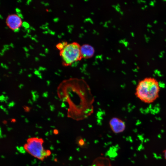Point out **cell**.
I'll return each instance as SVG.
<instances>
[{"instance_id": "6f0895ef", "label": "cell", "mask_w": 166, "mask_h": 166, "mask_svg": "<svg viewBox=\"0 0 166 166\" xmlns=\"http://www.w3.org/2000/svg\"><path fill=\"white\" fill-rule=\"evenodd\" d=\"M37 36V35H36V34H35L34 36V37H36Z\"/></svg>"}, {"instance_id": "5b68a950", "label": "cell", "mask_w": 166, "mask_h": 166, "mask_svg": "<svg viewBox=\"0 0 166 166\" xmlns=\"http://www.w3.org/2000/svg\"><path fill=\"white\" fill-rule=\"evenodd\" d=\"M109 125L112 131L115 133L123 132L125 129V122L120 119L114 117L109 121Z\"/></svg>"}, {"instance_id": "f907efd6", "label": "cell", "mask_w": 166, "mask_h": 166, "mask_svg": "<svg viewBox=\"0 0 166 166\" xmlns=\"http://www.w3.org/2000/svg\"><path fill=\"white\" fill-rule=\"evenodd\" d=\"M49 11H51V10L50 9H48V10Z\"/></svg>"}, {"instance_id": "7bdbcfd3", "label": "cell", "mask_w": 166, "mask_h": 166, "mask_svg": "<svg viewBox=\"0 0 166 166\" xmlns=\"http://www.w3.org/2000/svg\"><path fill=\"white\" fill-rule=\"evenodd\" d=\"M0 108H1L2 109H3L4 108L3 107V106H2V105H1L0 106Z\"/></svg>"}, {"instance_id": "b9f144b4", "label": "cell", "mask_w": 166, "mask_h": 166, "mask_svg": "<svg viewBox=\"0 0 166 166\" xmlns=\"http://www.w3.org/2000/svg\"><path fill=\"white\" fill-rule=\"evenodd\" d=\"M1 66H2L3 67H4V64H3L2 63H1Z\"/></svg>"}, {"instance_id": "c3c4849f", "label": "cell", "mask_w": 166, "mask_h": 166, "mask_svg": "<svg viewBox=\"0 0 166 166\" xmlns=\"http://www.w3.org/2000/svg\"><path fill=\"white\" fill-rule=\"evenodd\" d=\"M45 29H48V26H45Z\"/></svg>"}, {"instance_id": "9c48e42d", "label": "cell", "mask_w": 166, "mask_h": 166, "mask_svg": "<svg viewBox=\"0 0 166 166\" xmlns=\"http://www.w3.org/2000/svg\"><path fill=\"white\" fill-rule=\"evenodd\" d=\"M23 27H24V28H26L28 29L30 27V25L28 22L24 21L22 22V25Z\"/></svg>"}, {"instance_id": "74e56055", "label": "cell", "mask_w": 166, "mask_h": 166, "mask_svg": "<svg viewBox=\"0 0 166 166\" xmlns=\"http://www.w3.org/2000/svg\"><path fill=\"white\" fill-rule=\"evenodd\" d=\"M27 31V33H29V32H30V29H28Z\"/></svg>"}, {"instance_id": "603a6c76", "label": "cell", "mask_w": 166, "mask_h": 166, "mask_svg": "<svg viewBox=\"0 0 166 166\" xmlns=\"http://www.w3.org/2000/svg\"><path fill=\"white\" fill-rule=\"evenodd\" d=\"M54 134H57L58 133V131L57 130H54L53 131Z\"/></svg>"}, {"instance_id": "8fae6325", "label": "cell", "mask_w": 166, "mask_h": 166, "mask_svg": "<svg viewBox=\"0 0 166 166\" xmlns=\"http://www.w3.org/2000/svg\"><path fill=\"white\" fill-rule=\"evenodd\" d=\"M42 96L43 97H47L48 96V93L47 92H45L42 94Z\"/></svg>"}, {"instance_id": "f5cc1de1", "label": "cell", "mask_w": 166, "mask_h": 166, "mask_svg": "<svg viewBox=\"0 0 166 166\" xmlns=\"http://www.w3.org/2000/svg\"><path fill=\"white\" fill-rule=\"evenodd\" d=\"M41 3H43V4H44V3H45L44 2H43V1H41Z\"/></svg>"}, {"instance_id": "d6986e66", "label": "cell", "mask_w": 166, "mask_h": 166, "mask_svg": "<svg viewBox=\"0 0 166 166\" xmlns=\"http://www.w3.org/2000/svg\"><path fill=\"white\" fill-rule=\"evenodd\" d=\"M15 10L17 13H19L20 12V10L18 8H16Z\"/></svg>"}, {"instance_id": "3957f363", "label": "cell", "mask_w": 166, "mask_h": 166, "mask_svg": "<svg viewBox=\"0 0 166 166\" xmlns=\"http://www.w3.org/2000/svg\"><path fill=\"white\" fill-rule=\"evenodd\" d=\"M43 140L41 138L32 137L28 138L24 145L25 150L29 154L38 159L43 160L51 154L49 150L44 149Z\"/></svg>"}, {"instance_id": "4dcf8cb0", "label": "cell", "mask_w": 166, "mask_h": 166, "mask_svg": "<svg viewBox=\"0 0 166 166\" xmlns=\"http://www.w3.org/2000/svg\"><path fill=\"white\" fill-rule=\"evenodd\" d=\"M38 77H39L40 79L42 78V77L41 75H39L38 76Z\"/></svg>"}, {"instance_id": "d6a6232c", "label": "cell", "mask_w": 166, "mask_h": 166, "mask_svg": "<svg viewBox=\"0 0 166 166\" xmlns=\"http://www.w3.org/2000/svg\"><path fill=\"white\" fill-rule=\"evenodd\" d=\"M35 61H38L39 60V59L38 57H35Z\"/></svg>"}, {"instance_id": "2e32d148", "label": "cell", "mask_w": 166, "mask_h": 166, "mask_svg": "<svg viewBox=\"0 0 166 166\" xmlns=\"http://www.w3.org/2000/svg\"><path fill=\"white\" fill-rule=\"evenodd\" d=\"M79 144L80 145H82L84 144V141L83 140L80 139L79 141Z\"/></svg>"}, {"instance_id": "836d02e7", "label": "cell", "mask_w": 166, "mask_h": 166, "mask_svg": "<svg viewBox=\"0 0 166 166\" xmlns=\"http://www.w3.org/2000/svg\"><path fill=\"white\" fill-rule=\"evenodd\" d=\"M29 28H30V29L33 30H35V29L34 28H33V27H32V26H30Z\"/></svg>"}, {"instance_id": "681fc988", "label": "cell", "mask_w": 166, "mask_h": 166, "mask_svg": "<svg viewBox=\"0 0 166 166\" xmlns=\"http://www.w3.org/2000/svg\"><path fill=\"white\" fill-rule=\"evenodd\" d=\"M50 30L49 29H47V31H48V32H49L50 31Z\"/></svg>"}, {"instance_id": "7a4b0ae2", "label": "cell", "mask_w": 166, "mask_h": 166, "mask_svg": "<svg viewBox=\"0 0 166 166\" xmlns=\"http://www.w3.org/2000/svg\"><path fill=\"white\" fill-rule=\"evenodd\" d=\"M160 90V85L157 79L148 77L138 82L135 93V96L141 101L150 104L158 98Z\"/></svg>"}, {"instance_id": "e0dca14e", "label": "cell", "mask_w": 166, "mask_h": 166, "mask_svg": "<svg viewBox=\"0 0 166 166\" xmlns=\"http://www.w3.org/2000/svg\"><path fill=\"white\" fill-rule=\"evenodd\" d=\"M46 69L45 68L41 66H40L38 68V70L40 71V70H44Z\"/></svg>"}, {"instance_id": "f1b7e54d", "label": "cell", "mask_w": 166, "mask_h": 166, "mask_svg": "<svg viewBox=\"0 0 166 166\" xmlns=\"http://www.w3.org/2000/svg\"><path fill=\"white\" fill-rule=\"evenodd\" d=\"M4 68H5L6 69H8V67L7 66V65L6 64L4 65Z\"/></svg>"}, {"instance_id": "d590c367", "label": "cell", "mask_w": 166, "mask_h": 166, "mask_svg": "<svg viewBox=\"0 0 166 166\" xmlns=\"http://www.w3.org/2000/svg\"><path fill=\"white\" fill-rule=\"evenodd\" d=\"M28 103L31 104H32V102L30 100L29 101Z\"/></svg>"}, {"instance_id": "94428289", "label": "cell", "mask_w": 166, "mask_h": 166, "mask_svg": "<svg viewBox=\"0 0 166 166\" xmlns=\"http://www.w3.org/2000/svg\"><path fill=\"white\" fill-rule=\"evenodd\" d=\"M58 37H59V38H60V36L59 35H58Z\"/></svg>"}, {"instance_id": "d4e9b609", "label": "cell", "mask_w": 166, "mask_h": 166, "mask_svg": "<svg viewBox=\"0 0 166 166\" xmlns=\"http://www.w3.org/2000/svg\"><path fill=\"white\" fill-rule=\"evenodd\" d=\"M49 33L50 34H52V35H54L55 34V32H54L53 31H51V30Z\"/></svg>"}, {"instance_id": "44dd1931", "label": "cell", "mask_w": 166, "mask_h": 166, "mask_svg": "<svg viewBox=\"0 0 166 166\" xmlns=\"http://www.w3.org/2000/svg\"><path fill=\"white\" fill-rule=\"evenodd\" d=\"M58 20V18L57 17L53 19V21L55 22H57Z\"/></svg>"}, {"instance_id": "db71d44e", "label": "cell", "mask_w": 166, "mask_h": 166, "mask_svg": "<svg viewBox=\"0 0 166 166\" xmlns=\"http://www.w3.org/2000/svg\"><path fill=\"white\" fill-rule=\"evenodd\" d=\"M37 106L39 108V107H40V108H41V107H40L39 105H37Z\"/></svg>"}, {"instance_id": "cb8c5ba5", "label": "cell", "mask_w": 166, "mask_h": 166, "mask_svg": "<svg viewBox=\"0 0 166 166\" xmlns=\"http://www.w3.org/2000/svg\"><path fill=\"white\" fill-rule=\"evenodd\" d=\"M23 48L26 52H27L28 51V49L26 47H23Z\"/></svg>"}, {"instance_id": "6da1fadb", "label": "cell", "mask_w": 166, "mask_h": 166, "mask_svg": "<svg viewBox=\"0 0 166 166\" xmlns=\"http://www.w3.org/2000/svg\"><path fill=\"white\" fill-rule=\"evenodd\" d=\"M66 88L67 93L61 100L68 102L70 117L80 121L90 116L93 112L94 98L89 85L84 80L71 79Z\"/></svg>"}, {"instance_id": "be15d7a7", "label": "cell", "mask_w": 166, "mask_h": 166, "mask_svg": "<svg viewBox=\"0 0 166 166\" xmlns=\"http://www.w3.org/2000/svg\"><path fill=\"white\" fill-rule=\"evenodd\" d=\"M2 93H4V94H6V93H5V92H2Z\"/></svg>"}, {"instance_id": "4fadbf2b", "label": "cell", "mask_w": 166, "mask_h": 166, "mask_svg": "<svg viewBox=\"0 0 166 166\" xmlns=\"http://www.w3.org/2000/svg\"><path fill=\"white\" fill-rule=\"evenodd\" d=\"M34 73L36 74L38 76L39 75H41V73L39 72V71L36 70L34 72Z\"/></svg>"}, {"instance_id": "bcb514c9", "label": "cell", "mask_w": 166, "mask_h": 166, "mask_svg": "<svg viewBox=\"0 0 166 166\" xmlns=\"http://www.w3.org/2000/svg\"><path fill=\"white\" fill-rule=\"evenodd\" d=\"M48 23L47 22H46L45 24V25L46 26H47V25H48Z\"/></svg>"}, {"instance_id": "7402d4cb", "label": "cell", "mask_w": 166, "mask_h": 166, "mask_svg": "<svg viewBox=\"0 0 166 166\" xmlns=\"http://www.w3.org/2000/svg\"><path fill=\"white\" fill-rule=\"evenodd\" d=\"M24 86V85L23 84H20L19 85V87L20 89H22Z\"/></svg>"}, {"instance_id": "11a10c76", "label": "cell", "mask_w": 166, "mask_h": 166, "mask_svg": "<svg viewBox=\"0 0 166 166\" xmlns=\"http://www.w3.org/2000/svg\"><path fill=\"white\" fill-rule=\"evenodd\" d=\"M29 36L31 38V35H30V34H29L28 36Z\"/></svg>"}, {"instance_id": "60d3db41", "label": "cell", "mask_w": 166, "mask_h": 166, "mask_svg": "<svg viewBox=\"0 0 166 166\" xmlns=\"http://www.w3.org/2000/svg\"><path fill=\"white\" fill-rule=\"evenodd\" d=\"M32 75L31 74H29L28 75V76L29 77H32Z\"/></svg>"}, {"instance_id": "ac0fdd59", "label": "cell", "mask_w": 166, "mask_h": 166, "mask_svg": "<svg viewBox=\"0 0 166 166\" xmlns=\"http://www.w3.org/2000/svg\"><path fill=\"white\" fill-rule=\"evenodd\" d=\"M50 108L51 111H53L54 109V106L53 105H50Z\"/></svg>"}, {"instance_id": "680465c9", "label": "cell", "mask_w": 166, "mask_h": 166, "mask_svg": "<svg viewBox=\"0 0 166 166\" xmlns=\"http://www.w3.org/2000/svg\"><path fill=\"white\" fill-rule=\"evenodd\" d=\"M0 18H2V17L1 16V14L0 15Z\"/></svg>"}, {"instance_id": "83f0119b", "label": "cell", "mask_w": 166, "mask_h": 166, "mask_svg": "<svg viewBox=\"0 0 166 166\" xmlns=\"http://www.w3.org/2000/svg\"><path fill=\"white\" fill-rule=\"evenodd\" d=\"M31 1V0H28L26 2V4L28 5L29 4L30 2Z\"/></svg>"}, {"instance_id": "484cf974", "label": "cell", "mask_w": 166, "mask_h": 166, "mask_svg": "<svg viewBox=\"0 0 166 166\" xmlns=\"http://www.w3.org/2000/svg\"><path fill=\"white\" fill-rule=\"evenodd\" d=\"M31 38L32 39L35 40L36 42H38V41L34 37H31Z\"/></svg>"}, {"instance_id": "91938a15", "label": "cell", "mask_w": 166, "mask_h": 166, "mask_svg": "<svg viewBox=\"0 0 166 166\" xmlns=\"http://www.w3.org/2000/svg\"><path fill=\"white\" fill-rule=\"evenodd\" d=\"M42 47H44V45L43 44H42Z\"/></svg>"}, {"instance_id": "e575fe53", "label": "cell", "mask_w": 166, "mask_h": 166, "mask_svg": "<svg viewBox=\"0 0 166 166\" xmlns=\"http://www.w3.org/2000/svg\"><path fill=\"white\" fill-rule=\"evenodd\" d=\"M22 69H20V71H19V74H21V73H22Z\"/></svg>"}, {"instance_id": "ba28073f", "label": "cell", "mask_w": 166, "mask_h": 166, "mask_svg": "<svg viewBox=\"0 0 166 166\" xmlns=\"http://www.w3.org/2000/svg\"><path fill=\"white\" fill-rule=\"evenodd\" d=\"M91 166H113L109 159L107 157L99 156L93 160Z\"/></svg>"}, {"instance_id": "30bf717a", "label": "cell", "mask_w": 166, "mask_h": 166, "mask_svg": "<svg viewBox=\"0 0 166 166\" xmlns=\"http://www.w3.org/2000/svg\"><path fill=\"white\" fill-rule=\"evenodd\" d=\"M56 46L58 49L61 50H62L65 47L61 42L57 44Z\"/></svg>"}, {"instance_id": "9f6ffc18", "label": "cell", "mask_w": 166, "mask_h": 166, "mask_svg": "<svg viewBox=\"0 0 166 166\" xmlns=\"http://www.w3.org/2000/svg\"><path fill=\"white\" fill-rule=\"evenodd\" d=\"M17 2H21V0H18V1H17Z\"/></svg>"}, {"instance_id": "6125c7cd", "label": "cell", "mask_w": 166, "mask_h": 166, "mask_svg": "<svg viewBox=\"0 0 166 166\" xmlns=\"http://www.w3.org/2000/svg\"><path fill=\"white\" fill-rule=\"evenodd\" d=\"M17 64H18V65H20V63H19V62Z\"/></svg>"}, {"instance_id": "7c38bea8", "label": "cell", "mask_w": 166, "mask_h": 166, "mask_svg": "<svg viewBox=\"0 0 166 166\" xmlns=\"http://www.w3.org/2000/svg\"><path fill=\"white\" fill-rule=\"evenodd\" d=\"M14 103L13 101H12L8 105V106L10 107L13 106L14 105Z\"/></svg>"}, {"instance_id": "9a60e30c", "label": "cell", "mask_w": 166, "mask_h": 166, "mask_svg": "<svg viewBox=\"0 0 166 166\" xmlns=\"http://www.w3.org/2000/svg\"><path fill=\"white\" fill-rule=\"evenodd\" d=\"M17 15L21 18H23V17L22 14L20 13H17Z\"/></svg>"}, {"instance_id": "5bb4252c", "label": "cell", "mask_w": 166, "mask_h": 166, "mask_svg": "<svg viewBox=\"0 0 166 166\" xmlns=\"http://www.w3.org/2000/svg\"><path fill=\"white\" fill-rule=\"evenodd\" d=\"M163 153L164 159L166 160V148L164 150Z\"/></svg>"}, {"instance_id": "1f68e13d", "label": "cell", "mask_w": 166, "mask_h": 166, "mask_svg": "<svg viewBox=\"0 0 166 166\" xmlns=\"http://www.w3.org/2000/svg\"><path fill=\"white\" fill-rule=\"evenodd\" d=\"M10 45L12 47H14V46H13V44H12V43H11L10 44Z\"/></svg>"}, {"instance_id": "f6af8a7d", "label": "cell", "mask_w": 166, "mask_h": 166, "mask_svg": "<svg viewBox=\"0 0 166 166\" xmlns=\"http://www.w3.org/2000/svg\"><path fill=\"white\" fill-rule=\"evenodd\" d=\"M29 47L31 49H33V47L30 45H29Z\"/></svg>"}, {"instance_id": "7dc6e473", "label": "cell", "mask_w": 166, "mask_h": 166, "mask_svg": "<svg viewBox=\"0 0 166 166\" xmlns=\"http://www.w3.org/2000/svg\"><path fill=\"white\" fill-rule=\"evenodd\" d=\"M3 54V53L2 52H1L0 53V55H2Z\"/></svg>"}, {"instance_id": "816d5d0a", "label": "cell", "mask_w": 166, "mask_h": 166, "mask_svg": "<svg viewBox=\"0 0 166 166\" xmlns=\"http://www.w3.org/2000/svg\"><path fill=\"white\" fill-rule=\"evenodd\" d=\"M26 37H27V36H26V35H25L23 36V37H24V38H26Z\"/></svg>"}, {"instance_id": "8992f818", "label": "cell", "mask_w": 166, "mask_h": 166, "mask_svg": "<svg viewBox=\"0 0 166 166\" xmlns=\"http://www.w3.org/2000/svg\"><path fill=\"white\" fill-rule=\"evenodd\" d=\"M6 23L10 28L14 30L16 28H19L22 25V22L21 18L17 14H12L7 16Z\"/></svg>"}, {"instance_id": "f35d334b", "label": "cell", "mask_w": 166, "mask_h": 166, "mask_svg": "<svg viewBox=\"0 0 166 166\" xmlns=\"http://www.w3.org/2000/svg\"><path fill=\"white\" fill-rule=\"evenodd\" d=\"M39 55L42 56H45V55L42 53H40Z\"/></svg>"}, {"instance_id": "277c9868", "label": "cell", "mask_w": 166, "mask_h": 166, "mask_svg": "<svg viewBox=\"0 0 166 166\" xmlns=\"http://www.w3.org/2000/svg\"><path fill=\"white\" fill-rule=\"evenodd\" d=\"M60 54L65 65H72L82 58L81 52V46L77 42L67 44L61 51Z\"/></svg>"}, {"instance_id": "8d00e7d4", "label": "cell", "mask_w": 166, "mask_h": 166, "mask_svg": "<svg viewBox=\"0 0 166 166\" xmlns=\"http://www.w3.org/2000/svg\"><path fill=\"white\" fill-rule=\"evenodd\" d=\"M48 32L47 31H45L43 32V33H44V34H47Z\"/></svg>"}, {"instance_id": "ab89813d", "label": "cell", "mask_w": 166, "mask_h": 166, "mask_svg": "<svg viewBox=\"0 0 166 166\" xmlns=\"http://www.w3.org/2000/svg\"><path fill=\"white\" fill-rule=\"evenodd\" d=\"M44 4L45 6H47L49 5V3L48 2L45 3Z\"/></svg>"}, {"instance_id": "ffe728a7", "label": "cell", "mask_w": 166, "mask_h": 166, "mask_svg": "<svg viewBox=\"0 0 166 166\" xmlns=\"http://www.w3.org/2000/svg\"><path fill=\"white\" fill-rule=\"evenodd\" d=\"M19 30V28H16L13 30L15 32H17Z\"/></svg>"}, {"instance_id": "52a82bcc", "label": "cell", "mask_w": 166, "mask_h": 166, "mask_svg": "<svg viewBox=\"0 0 166 166\" xmlns=\"http://www.w3.org/2000/svg\"><path fill=\"white\" fill-rule=\"evenodd\" d=\"M81 52L82 58H89L92 57L95 52L94 47L89 44L81 46Z\"/></svg>"}, {"instance_id": "f546056e", "label": "cell", "mask_w": 166, "mask_h": 166, "mask_svg": "<svg viewBox=\"0 0 166 166\" xmlns=\"http://www.w3.org/2000/svg\"><path fill=\"white\" fill-rule=\"evenodd\" d=\"M45 53H47L48 52V50L47 48H46L45 49Z\"/></svg>"}, {"instance_id": "4316f807", "label": "cell", "mask_w": 166, "mask_h": 166, "mask_svg": "<svg viewBox=\"0 0 166 166\" xmlns=\"http://www.w3.org/2000/svg\"><path fill=\"white\" fill-rule=\"evenodd\" d=\"M46 82H47V85L48 86H49V85L50 84V81H47Z\"/></svg>"}, {"instance_id": "ee69618b", "label": "cell", "mask_w": 166, "mask_h": 166, "mask_svg": "<svg viewBox=\"0 0 166 166\" xmlns=\"http://www.w3.org/2000/svg\"><path fill=\"white\" fill-rule=\"evenodd\" d=\"M25 54H26V56L27 57H28V56L29 55V54L28 53H25Z\"/></svg>"}]
</instances>
